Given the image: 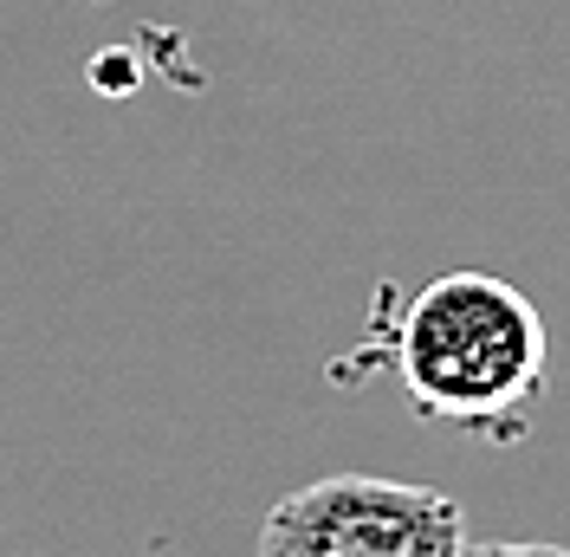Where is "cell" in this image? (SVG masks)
Segmentation results:
<instances>
[{
  "label": "cell",
  "instance_id": "obj_1",
  "mask_svg": "<svg viewBox=\"0 0 570 557\" xmlns=\"http://www.w3.org/2000/svg\"><path fill=\"white\" fill-rule=\"evenodd\" d=\"M390 363L422 421L519 441L551 377V331L512 278L461 266L402 305Z\"/></svg>",
  "mask_w": 570,
  "mask_h": 557
},
{
  "label": "cell",
  "instance_id": "obj_3",
  "mask_svg": "<svg viewBox=\"0 0 570 557\" xmlns=\"http://www.w3.org/2000/svg\"><path fill=\"white\" fill-rule=\"evenodd\" d=\"M461 557H570V545H532V538H525V545H473V538H466Z\"/></svg>",
  "mask_w": 570,
  "mask_h": 557
},
{
  "label": "cell",
  "instance_id": "obj_2",
  "mask_svg": "<svg viewBox=\"0 0 570 557\" xmlns=\"http://www.w3.org/2000/svg\"><path fill=\"white\" fill-rule=\"evenodd\" d=\"M466 512L454 492L383 473H331L273 499L259 557H461Z\"/></svg>",
  "mask_w": 570,
  "mask_h": 557
}]
</instances>
